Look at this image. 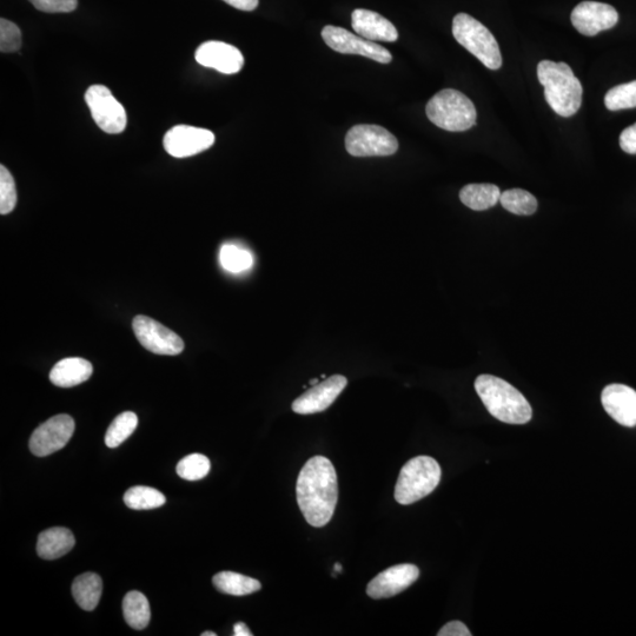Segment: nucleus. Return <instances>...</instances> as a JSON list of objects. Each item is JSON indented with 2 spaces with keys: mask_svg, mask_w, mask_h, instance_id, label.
<instances>
[{
  "mask_svg": "<svg viewBox=\"0 0 636 636\" xmlns=\"http://www.w3.org/2000/svg\"><path fill=\"white\" fill-rule=\"evenodd\" d=\"M76 424L70 415L51 417L31 435L30 450L33 455L44 457L58 452L71 440Z\"/></svg>",
  "mask_w": 636,
  "mask_h": 636,
  "instance_id": "9b49d317",
  "label": "nucleus"
},
{
  "mask_svg": "<svg viewBox=\"0 0 636 636\" xmlns=\"http://www.w3.org/2000/svg\"><path fill=\"white\" fill-rule=\"evenodd\" d=\"M426 112L430 122L447 131H467L476 124L474 103L454 89L437 92L428 102Z\"/></svg>",
  "mask_w": 636,
  "mask_h": 636,
  "instance_id": "39448f33",
  "label": "nucleus"
},
{
  "mask_svg": "<svg viewBox=\"0 0 636 636\" xmlns=\"http://www.w3.org/2000/svg\"><path fill=\"white\" fill-rule=\"evenodd\" d=\"M606 108L619 111L636 108V81L615 86L605 97Z\"/></svg>",
  "mask_w": 636,
  "mask_h": 636,
  "instance_id": "c85d7f7f",
  "label": "nucleus"
},
{
  "mask_svg": "<svg viewBox=\"0 0 636 636\" xmlns=\"http://www.w3.org/2000/svg\"><path fill=\"white\" fill-rule=\"evenodd\" d=\"M132 329L139 343L151 353L175 356L184 350V342L180 336L148 316H136Z\"/></svg>",
  "mask_w": 636,
  "mask_h": 636,
  "instance_id": "9d476101",
  "label": "nucleus"
},
{
  "mask_svg": "<svg viewBox=\"0 0 636 636\" xmlns=\"http://www.w3.org/2000/svg\"><path fill=\"white\" fill-rule=\"evenodd\" d=\"M137 426L138 417L135 413L124 412L118 415L106 432L105 445L109 448L121 446L135 432Z\"/></svg>",
  "mask_w": 636,
  "mask_h": 636,
  "instance_id": "bb28decb",
  "label": "nucleus"
},
{
  "mask_svg": "<svg viewBox=\"0 0 636 636\" xmlns=\"http://www.w3.org/2000/svg\"><path fill=\"white\" fill-rule=\"evenodd\" d=\"M212 583L218 591L234 596L253 594L262 588L260 581L234 572L218 573L212 579Z\"/></svg>",
  "mask_w": 636,
  "mask_h": 636,
  "instance_id": "5701e85b",
  "label": "nucleus"
},
{
  "mask_svg": "<svg viewBox=\"0 0 636 636\" xmlns=\"http://www.w3.org/2000/svg\"><path fill=\"white\" fill-rule=\"evenodd\" d=\"M17 204L16 183L10 171L0 167V214L8 215Z\"/></svg>",
  "mask_w": 636,
  "mask_h": 636,
  "instance_id": "7c9ffc66",
  "label": "nucleus"
},
{
  "mask_svg": "<svg viewBox=\"0 0 636 636\" xmlns=\"http://www.w3.org/2000/svg\"><path fill=\"white\" fill-rule=\"evenodd\" d=\"M320 383V381H318L317 379L311 380L310 384L311 386H316V384Z\"/></svg>",
  "mask_w": 636,
  "mask_h": 636,
  "instance_id": "ea45409f",
  "label": "nucleus"
},
{
  "mask_svg": "<svg viewBox=\"0 0 636 636\" xmlns=\"http://www.w3.org/2000/svg\"><path fill=\"white\" fill-rule=\"evenodd\" d=\"M453 35L460 45L490 70H499L502 56L499 43L485 25L467 13H459L453 21Z\"/></svg>",
  "mask_w": 636,
  "mask_h": 636,
  "instance_id": "423d86ee",
  "label": "nucleus"
},
{
  "mask_svg": "<svg viewBox=\"0 0 636 636\" xmlns=\"http://www.w3.org/2000/svg\"><path fill=\"white\" fill-rule=\"evenodd\" d=\"M618 21V11L605 3L582 2L572 12L574 28L588 37L614 28Z\"/></svg>",
  "mask_w": 636,
  "mask_h": 636,
  "instance_id": "ddd939ff",
  "label": "nucleus"
},
{
  "mask_svg": "<svg viewBox=\"0 0 636 636\" xmlns=\"http://www.w3.org/2000/svg\"><path fill=\"white\" fill-rule=\"evenodd\" d=\"M441 467L433 457L417 456L403 466L395 487V500L408 506L427 498L441 481Z\"/></svg>",
  "mask_w": 636,
  "mask_h": 636,
  "instance_id": "20e7f679",
  "label": "nucleus"
},
{
  "mask_svg": "<svg viewBox=\"0 0 636 636\" xmlns=\"http://www.w3.org/2000/svg\"><path fill=\"white\" fill-rule=\"evenodd\" d=\"M620 147L629 155H636V123L620 136Z\"/></svg>",
  "mask_w": 636,
  "mask_h": 636,
  "instance_id": "72a5a7b5",
  "label": "nucleus"
},
{
  "mask_svg": "<svg viewBox=\"0 0 636 636\" xmlns=\"http://www.w3.org/2000/svg\"><path fill=\"white\" fill-rule=\"evenodd\" d=\"M348 380L342 375H334L316 384L293 403L296 414L311 415L322 413L333 404L346 389Z\"/></svg>",
  "mask_w": 636,
  "mask_h": 636,
  "instance_id": "4468645a",
  "label": "nucleus"
},
{
  "mask_svg": "<svg viewBox=\"0 0 636 636\" xmlns=\"http://www.w3.org/2000/svg\"><path fill=\"white\" fill-rule=\"evenodd\" d=\"M500 203L514 215H533L538 209V201L530 192L522 189L507 190L501 194Z\"/></svg>",
  "mask_w": 636,
  "mask_h": 636,
  "instance_id": "a878e982",
  "label": "nucleus"
},
{
  "mask_svg": "<svg viewBox=\"0 0 636 636\" xmlns=\"http://www.w3.org/2000/svg\"><path fill=\"white\" fill-rule=\"evenodd\" d=\"M210 460L202 454H191L184 457L177 465V474L187 481L204 479L210 472Z\"/></svg>",
  "mask_w": 636,
  "mask_h": 636,
  "instance_id": "c756f323",
  "label": "nucleus"
},
{
  "mask_svg": "<svg viewBox=\"0 0 636 636\" xmlns=\"http://www.w3.org/2000/svg\"><path fill=\"white\" fill-rule=\"evenodd\" d=\"M30 3L46 13H68L77 9L78 0H30Z\"/></svg>",
  "mask_w": 636,
  "mask_h": 636,
  "instance_id": "473e14b6",
  "label": "nucleus"
},
{
  "mask_svg": "<svg viewBox=\"0 0 636 636\" xmlns=\"http://www.w3.org/2000/svg\"><path fill=\"white\" fill-rule=\"evenodd\" d=\"M195 58L204 68L215 69L224 75L238 74L244 66V57L240 50L217 41L203 43L197 49Z\"/></svg>",
  "mask_w": 636,
  "mask_h": 636,
  "instance_id": "dca6fc26",
  "label": "nucleus"
},
{
  "mask_svg": "<svg viewBox=\"0 0 636 636\" xmlns=\"http://www.w3.org/2000/svg\"><path fill=\"white\" fill-rule=\"evenodd\" d=\"M346 149L354 157L392 156L399 150V142L379 125L360 124L348 131Z\"/></svg>",
  "mask_w": 636,
  "mask_h": 636,
  "instance_id": "0eeeda50",
  "label": "nucleus"
},
{
  "mask_svg": "<svg viewBox=\"0 0 636 636\" xmlns=\"http://www.w3.org/2000/svg\"><path fill=\"white\" fill-rule=\"evenodd\" d=\"M351 22L357 35L370 42L393 43L399 38V32L393 23L374 11L357 9L351 16Z\"/></svg>",
  "mask_w": 636,
  "mask_h": 636,
  "instance_id": "a211bd4d",
  "label": "nucleus"
},
{
  "mask_svg": "<svg viewBox=\"0 0 636 636\" xmlns=\"http://www.w3.org/2000/svg\"><path fill=\"white\" fill-rule=\"evenodd\" d=\"M234 635L235 636H253V633L250 632V629L243 624V622H237L234 626Z\"/></svg>",
  "mask_w": 636,
  "mask_h": 636,
  "instance_id": "e433bc0d",
  "label": "nucleus"
},
{
  "mask_svg": "<svg viewBox=\"0 0 636 636\" xmlns=\"http://www.w3.org/2000/svg\"><path fill=\"white\" fill-rule=\"evenodd\" d=\"M296 494L298 507L310 526L328 525L339 500V483L333 463L324 456L311 457L298 475Z\"/></svg>",
  "mask_w": 636,
  "mask_h": 636,
  "instance_id": "f257e3e1",
  "label": "nucleus"
},
{
  "mask_svg": "<svg viewBox=\"0 0 636 636\" xmlns=\"http://www.w3.org/2000/svg\"><path fill=\"white\" fill-rule=\"evenodd\" d=\"M439 636H472L468 627L461 621L448 622L446 626L437 633Z\"/></svg>",
  "mask_w": 636,
  "mask_h": 636,
  "instance_id": "f704fd0d",
  "label": "nucleus"
},
{
  "mask_svg": "<svg viewBox=\"0 0 636 636\" xmlns=\"http://www.w3.org/2000/svg\"><path fill=\"white\" fill-rule=\"evenodd\" d=\"M602 406L613 420L625 427L636 426V392L625 384H609L601 395Z\"/></svg>",
  "mask_w": 636,
  "mask_h": 636,
  "instance_id": "f3484780",
  "label": "nucleus"
},
{
  "mask_svg": "<svg viewBox=\"0 0 636 636\" xmlns=\"http://www.w3.org/2000/svg\"><path fill=\"white\" fill-rule=\"evenodd\" d=\"M85 102L99 129L106 134H121L127 128V112L106 86H90L85 94Z\"/></svg>",
  "mask_w": 636,
  "mask_h": 636,
  "instance_id": "6e6552de",
  "label": "nucleus"
},
{
  "mask_svg": "<svg viewBox=\"0 0 636 636\" xmlns=\"http://www.w3.org/2000/svg\"><path fill=\"white\" fill-rule=\"evenodd\" d=\"M103 582L101 576L95 573H84L77 576L72 585V595L77 605L84 611H94L101 600Z\"/></svg>",
  "mask_w": 636,
  "mask_h": 636,
  "instance_id": "412c9836",
  "label": "nucleus"
},
{
  "mask_svg": "<svg viewBox=\"0 0 636 636\" xmlns=\"http://www.w3.org/2000/svg\"><path fill=\"white\" fill-rule=\"evenodd\" d=\"M123 614L128 625L137 631L147 628L151 619V611L147 596L132 591L123 600Z\"/></svg>",
  "mask_w": 636,
  "mask_h": 636,
  "instance_id": "b1692460",
  "label": "nucleus"
},
{
  "mask_svg": "<svg viewBox=\"0 0 636 636\" xmlns=\"http://www.w3.org/2000/svg\"><path fill=\"white\" fill-rule=\"evenodd\" d=\"M475 390L495 419L508 424H526L532 420L533 410L526 397L500 377L480 375Z\"/></svg>",
  "mask_w": 636,
  "mask_h": 636,
  "instance_id": "f03ea898",
  "label": "nucleus"
},
{
  "mask_svg": "<svg viewBox=\"0 0 636 636\" xmlns=\"http://www.w3.org/2000/svg\"><path fill=\"white\" fill-rule=\"evenodd\" d=\"M76 545L74 534L64 527H53L39 534L37 553L44 560H56L68 554Z\"/></svg>",
  "mask_w": 636,
  "mask_h": 636,
  "instance_id": "6ab92c4d",
  "label": "nucleus"
},
{
  "mask_svg": "<svg viewBox=\"0 0 636 636\" xmlns=\"http://www.w3.org/2000/svg\"><path fill=\"white\" fill-rule=\"evenodd\" d=\"M223 2L242 11H254L258 6V0H223Z\"/></svg>",
  "mask_w": 636,
  "mask_h": 636,
  "instance_id": "c9c22d12",
  "label": "nucleus"
},
{
  "mask_svg": "<svg viewBox=\"0 0 636 636\" xmlns=\"http://www.w3.org/2000/svg\"><path fill=\"white\" fill-rule=\"evenodd\" d=\"M217 634L214 632H204L202 636H216Z\"/></svg>",
  "mask_w": 636,
  "mask_h": 636,
  "instance_id": "58836bf2",
  "label": "nucleus"
},
{
  "mask_svg": "<svg viewBox=\"0 0 636 636\" xmlns=\"http://www.w3.org/2000/svg\"><path fill=\"white\" fill-rule=\"evenodd\" d=\"M538 77L545 88L546 101L555 114L568 118L579 111L583 89L571 66L566 63L542 61L538 66Z\"/></svg>",
  "mask_w": 636,
  "mask_h": 636,
  "instance_id": "7ed1b4c3",
  "label": "nucleus"
},
{
  "mask_svg": "<svg viewBox=\"0 0 636 636\" xmlns=\"http://www.w3.org/2000/svg\"><path fill=\"white\" fill-rule=\"evenodd\" d=\"M500 197L501 191L494 184H468L460 192L461 202L475 211L493 208Z\"/></svg>",
  "mask_w": 636,
  "mask_h": 636,
  "instance_id": "4be33fe9",
  "label": "nucleus"
},
{
  "mask_svg": "<svg viewBox=\"0 0 636 636\" xmlns=\"http://www.w3.org/2000/svg\"><path fill=\"white\" fill-rule=\"evenodd\" d=\"M322 38L329 48L344 55H360L382 64L393 61L392 53L380 44L370 42L339 26L327 25L322 31Z\"/></svg>",
  "mask_w": 636,
  "mask_h": 636,
  "instance_id": "1a4fd4ad",
  "label": "nucleus"
},
{
  "mask_svg": "<svg viewBox=\"0 0 636 636\" xmlns=\"http://www.w3.org/2000/svg\"><path fill=\"white\" fill-rule=\"evenodd\" d=\"M94 373L89 361L71 357L59 361L50 373V381L57 387L71 388L88 381Z\"/></svg>",
  "mask_w": 636,
  "mask_h": 636,
  "instance_id": "aec40b11",
  "label": "nucleus"
},
{
  "mask_svg": "<svg viewBox=\"0 0 636 636\" xmlns=\"http://www.w3.org/2000/svg\"><path fill=\"white\" fill-rule=\"evenodd\" d=\"M220 261L223 269L229 273L240 274L253 268L254 257L248 250L235 244H225L221 249Z\"/></svg>",
  "mask_w": 636,
  "mask_h": 636,
  "instance_id": "cd10ccee",
  "label": "nucleus"
},
{
  "mask_svg": "<svg viewBox=\"0 0 636 636\" xmlns=\"http://www.w3.org/2000/svg\"><path fill=\"white\" fill-rule=\"evenodd\" d=\"M22 48V32L15 23L2 18L0 21V51L16 52Z\"/></svg>",
  "mask_w": 636,
  "mask_h": 636,
  "instance_id": "2f4dec72",
  "label": "nucleus"
},
{
  "mask_svg": "<svg viewBox=\"0 0 636 636\" xmlns=\"http://www.w3.org/2000/svg\"><path fill=\"white\" fill-rule=\"evenodd\" d=\"M215 139L210 130L177 125L165 134L163 144L170 156L187 158L210 149Z\"/></svg>",
  "mask_w": 636,
  "mask_h": 636,
  "instance_id": "f8f14e48",
  "label": "nucleus"
},
{
  "mask_svg": "<svg viewBox=\"0 0 636 636\" xmlns=\"http://www.w3.org/2000/svg\"><path fill=\"white\" fill-rule=\"evenodd\" d=\"M165 502H167L165 496L159 490L151 487H132L124 495L125 505L135 510L156 509L162 507Z\"/></svg>",
  "mask_w": 636,
  "mask_h": 636,
  "instance_id": "393cba45",
  "label": "nucleus"
},
{
  "mask_svg": "<svg viewBox=\"0 0 636 636\" xmlns=\"http://www.w3.org/2000/svg\"><path fill=\"white\" fill-rule=\"evenodd\" d=\"M419 576L420 569L410 563L390 567L369 582L367 594L375 600L392 598L406 591Z\"/></svg>",
  "mask_w": 636,
  "mask_h": 636,
  "instance_id": "2eb2a0df",
  "label": "nucleus"
},
{
  "mask_svg": "<svg viewBox=\"0 0 636 636\" xmlns=\"http://www.w3.org/2000/svg\"><path fill=\"white\" fill-rule=\"evenodd\" d=\"M334 571L336 573H341L342 572V566L341 563H336L335 567H334Z\"/></svg>",
  "mask_w": 636,
  "mask_h": 636,
  "instance_id": "4c0bfd02",
  "label": "nucleus"
}]
</instances>
